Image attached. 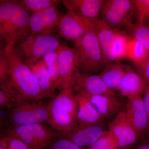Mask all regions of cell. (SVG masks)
Returning <instances> with one entry per match:
<instances>
[{"label":"cell","mask_w":149,"mask_h":149,"mask_svg":"<svg viewBox=\"0 0 149 149\" xmlns=\"http://www.w3.org/2000/svg\"><path fill=\"white\" fill-rule=\"evenodd\" d=\"M46 149H86L79 146L71 141L59 136L54 139L46 147Z\"/></svg>","instance_id":"cell-31"},{"label":"cell","mask_w":149,"mask_h":149,"mask_svg":"<svg viewBox=\"0 0 149 149\" xmlns=\"http://www.w3.org/2000/svg\"><path fill=\"white\" fill-rule=\"evenodd\" d=\"M93 105L104 120L110 118L122 111V103L114 95H95L89 96Z\"/></svg>","instance_id":"cell-20"},{"label":"cell","mask_w":149,"mask_h":149,"mask_svg":"<svg viewBox=\"0 0 149 149\" xmlns=\"http://www.w3.org/2000/svg\"><path fill=\"white\" fill-rule=\"evenodd\" d=\"M149 54L142 43L130 37L127 51V58L129 59L137 66L144 61Z\"/></svg>","instance_id":"cell-24"},{"label":"cell","mask_w":149,"mask_h":149,"mask_svg":"<svg viewBox=\"0 0 149 149\" xmlns=\"http://www.w3.org/2000/svg\"><path fill=\"white\" fill-rule=\"evenodd\" d=\"M30 16L18 0H0V23L6 47L13 45L30 35Z\"/></svg>","instance_id":"cell-3"},{"label":"cell","mask_w":149,"mask_h":149,"mask_svg":"<svg viewBox=\"0 0 149 149\" xmlns=\"http://www.w3.org/2000/svg\"><path fill=\"white\" fill-rule=\"evenodd\" d=\"M146 133H147V136H148V141H147V143L149 145V123L148 125V128L146 130Z\"/></svg>","instance_id":"cell-39"},{"label":"cell","mask_w":149,"mask_h":149,"mask_svg":"<svg viewBox=\"0 0 149 149\" xmlns=\"http://www.w3.org/2000/svg\"><path fill=\"white\" fill-rule=\"evenodd\" d=\"M131 38L138 40L143 44L149 53V27L146 24L136 22L127 29Z\"/></svg>","instance_id":"cell-26"},{"label":"cell","mask_w":149,"mask_h":149,"mask_svg":"<svg viewBox=\"0 0 149 149\" xmlns=\"http://www.w3.org/2000/svg\"><path fill=\"white\" fill-rule=\"evenodd\" d=\"M125 111L139 137H141L146 132L149 123L143 97L128 98Z\"/></svg>","instance_id":"cell-14"},{"label":"cell","mask_w":149,"mask_h":149,"mask_svg":"<svg viewBox=\"0 0 149 149\" xmlns=\"http://www.w3.org/2000/svg\"><path fill=\"white\" fill-rule=\"evenodd\" d=\"M137 70L146 83L149 85V54L146 58L141 64L136 66Z\"/></svg>","instance_id":"cell-33"},{"label":"cell","mask_w":149,"mask_h":149,"mask_svg":"<svg viewBox=\"0 0 149 149\" xmlns=\"http://www.w3.org/2000/svg\"><path fill=\"white\" fill-rule=\"evenodd\" d=\"M0 146L4 149H30L20 140L6 135L0 138Z\"/></svg>","instance_id":"cell-32"},{"label":"cell","mask_w":149,"mask_h":149,"mask_svg":"<svg viewBox=\"0 0 149 149\" xmlns=\"http://www.w3.org/2000/svg\"><path fill=\"white\" fill-rule=\"evenodd\" d=\"M95 30L94 22L70 11L62 17L59 24L58 32L62 37L74 42L88 32Z\"/></svg>","instance_id":"cell-9"},{"label":"cell","mask_w":149,"mask_h":149,"mask_svg":"<svg viewBox=\"0 0 149 149\" xmlns=\"http://www.w3.org/2000/svg\"><path fill=\"white\" fill-rule=\"evenodd\" d=\"M43 60L50 76L52 85L54 89L56 90V84L58 77V54L57 51L46 55L43 58Z\"/></svg>","instance_id":"cell-28"},{"label":"cell","mask_w":149,"mask_h":149,"mask_svg":"<svg viewBox=\"0 0 149 149\" xmlns=\"http://www.w3.org/2000/svg\"><path fill=\"white\" fill-rule=\"evenodd\" d=\"M129 67L118 61L108 64L100 76L106 86L110 90H117L118 86Z\"/></svg>","instance_id":"cell-21"},{"label":"cell","mask_w":149,"mask_h":149,"mask_svg":"<svg viewBox=\"0 0 149 149\" xmlns=\"http://www.w3.org/2000/svg\"><path fill=\"white\" fill-rule=\"evenodd\" d=\"M143 95V98L144 105L146 110L149 120V85H147L146 89L144 92Z\"/></svg>","instance_id":"cell-36"},{"label":"cell","mask_w":149,"mask_h":149,"mask_svg":"<svg viewBox=\"0 0 149 149\" xmlns=\"http://www.w3.org/2000/svg\"><path fill=\"white\" fill-rule=\"evenodd\" d=\"M23 7L32 13L38 12L52 6H57L61 2L59 0H18Z\"/></svg>","instance_id":"cell-25"},{"label":"cell","mask_w":149,"mask_h":149,"mask_svg":"<svg viewBox=\"0 0 149 149\" xmlns=\"http://www.w3.org/2000/svg\"><path fill=\"white\" fill-rule=\"evenodd\" d=\"M3 52L8 67L10 96L15 104L45 98L32 70L15 45L6 46Z\"/></svg>","instance_id":"cell-1"},{"label":"cell","mask_w":149,"mask_h":149,"mask_svg":"<svg viewBox=\"0 0 149 149\" xmlns=\"http://www.w3.org/2000/svg\"><path fill=\"white\" fill-rule=\"evenodd\" d=\"M4 135L20 140L30 149H43L58 137L60 133L44 123H35L9 128Z\"/></svg>","instance_id":"cell-7"},{"label":"cell","mask_w":149,"mask_h":149,"mask_svg":"<svg viewBox=\"0 0 149 149\" xmlns=\"http://www.w3.org/2000/svg\"><path fill=\"white\" fill-rule=\"evenodd\" d=\"M94 22L102 51L104 64L107 65L114 62L112 56L111 50L117 29L110 27L100 18Z\"/></svg>","instance_id":"cell-19"},{"label":"cell","mask_w":149,"mask_h":149,"mask_svg":"<svg viewBox=\"0 0 149 149\" xmlns=\"http://www.w3.org/2000/svg\"><path fill=\"white\" fill-rule=\"evenodd\" d=\"M104 128L101 124L77 127L71 132L60 133L59 136L64 137L79 146L89 147L105 132Z\"/></svg>","instance_id":"cell-15"},{"label":"cell","mask_w":149,"mask_h":149,"mask_svg":"<svg viewBox=\"0 0 149 149\" xmlns=\"http://www.w3.org/2000/svg\"><path fill=\"white\" fill-rule=\"evenodd\" d=\"M77 103L78 126L101 124L104 120L87 95L75 93Z\"/></svg>","instance_id":"cell-17"},{"label":"cell","mask_w":149,"mask_h":149,"mask_svg":"<svg viewBox=\"0 0 149 149\" xmlns=\"http://www.w3.org/2000/svg\"><path fill=\"white\" fill-rule=\"evenodd\" d=\"M61 45L58 38L53 35L31 34L15 45L22 59L29 66L42 59L46 55L56 51Z\"/></svg>","instance_id":"cell-4"},{"label":"cell","mask_w":149,"mask_h":149,"mask_svg":"<svg viewBox=\"0 0 149 149\" xmlns=\"http://www.w3.org/2000/svg\"><path fill=\"white\" fill-rule=\"evenodd\" d=\"M34 73L45 98H54L56 95L51 82L50 76L42 59L29 66Z\"/></svg>","instance_id":"cell-22"},{"label":"cell","mask_w":149,"mask_h":149,"mask_svg":"<svg viewBox=\"0 0 149 149\" xmlns=\"http://www.w3.org/2000/svg\"><path fill=\"white\" fill-rule=\"evenodd\" d=\"M118 141L114 135L109 130L106 131L94 143L86 149H118Z\"/></svg>","instance_id":"cell-27"},{"label":"cell","mask_w":149,"mask_h":149,"mask_svg":"<svg viewBox=\"0 0 149 149\" xmlns=\"http://www.w3.org/2000/svg\"><path fill=\"white\" fill-rule=\"evenodd\" d=\"M146 22H147V23H148V25H147L149 27V16L148 17V18L147 19Z\"/></svg>","instance_id":"cell-40"},{"label":"cell","mask_w":149,"mask_h":149,"mask_svg":"<svg viewBox=\"0 0 149 149\" xmlns=\"http://www.w3.org/2000/svg\"><path fill=\"white\" fill-rule=\"evenodd\" d=\"M137 23L145 24L149 16V0H134Z\"/></svg>","instance_id":"cell-30"},{"label":"cell","mask_w":149,"mask_h":149,"mask_svg":"<svg viewBox=\"0 0 149 149\" xmlns=\"http://www.w3.org/2000/svg\"><path fill=\"white\" fill-rule=\"evenodd\" d=\"M0 149H4L3 148H2V147L1 146H0Z\"/></svg>","instance_id":"cell-41"},{"label":"cell","mask_w":149,"mask_h":149,"mask_svg":"<svg viewBox=\"0 0 149 149\" xmlns=\"http://www.w3.org/2000/svg\"><path fill=\"white\" fill-rule=\"evenodd\" d=\"M103 0H63L67 11H70L88 20L95 22L99 19Z\"/></svg>","instance_id":"cell-18"},{"label":"cell","mask_w":149,"mask_h":149,"mask_svg":"<svg viewBox=\"0 0 149 149\" xmlns=\"http://www.w3.org/2000/svg\"><path fill=\"white\" fill-rule=\"evenodd\" d=\"M130 37L123 31L117 29L112 48L111 54L113 61H118L127 58V51Z\"/></svg>","instance_id":"cell-23"},{"label":"cell","mask_w":149,"mask_h":149,"mask_svg":"<svg viewBox=\"0 0 149 149\" xmlns=\"http://www.w3.org/2000/svg\"><path fill=\"white\" fill-rule=\"evenodd\" d=\"M121 149L119 148V149Z\"/></svg>","instance_id":"cell-42"},{"label":"cell","mask_w":149,"mask_h":149,"mask_svg":"<svg viewBox=\"0 0 149 149\" xmlns=\"http://www.w3.org/2000/svg\"><path fill=\"white\" fill-rule=\"evenodd\" d=\"M8 129L5 116H3L0 112V138L2 137Z\"/></svg>","instance_id":"cell-35"},{"label":"cell","mask_w":149,"mask_h":149,"mask_svg":"<svg viewBox=\"0 0 149 149\" xmlns=\"http://www.w3.org/2000/svg\"><path fill=\"white\" fill-rule=\"evenodd\" d=\"M136 149H149V145L148 143L144 144L139 146Z\"/></svg>","instance_id":"cell-38"},{"label":"cell","mask_w":149,"mask_h":149,"mask_svg":"<svg viewBox=\"0 0 149 149\" xmlns=\"http://www.w3.org/2000/svg\"><path fill=\"white\" fill-rule=\"evenodd\" d=\"M69 87L75 93L89 96L116 95L114 91L110 90L106 86L100 75L85 74L77 68L72 75Z\"/></svg>","instance_id":"cell-12"},{"label":"cell","mask_w":149,"mask_h":149,"mask_svg":"<svg viewBox=\"0 0 149 149\" xmlns=\"http://www.w3.org/2000/svg\"><path fill=\"white\" fill-rule=\"evenodd\" d=\"M62 16L57 6L32 13L29 21L30 34L53 35L54 32L58 31L59 24Z\"/></svg>","instance_id":"cell-11"},{"label":"cell","mask_w":149,"mask_h":149,"mask_svg":"<svg viewBox=\"0 0 149 149\" xmlns=\"http://www.w3.org/2000/svg\"><path fill=\"white\" fill-rule=\"evenodd\" d=\"M58 77L56 90L61 91L69 88L74 71L77 68L78 57L75 48L61 45L57 50Z\"/></svg>","instance_id":"cell-10"},{"label":"cell","mask_w":149,"mask_h":149,"mask_svg":"<svg viewBox=\"0 0 149 149\" xmlns=\"http://www.w3.org/2000/svg\"><path fill=\"white\" fill-rule=\"evenodd\" d=\"M49 102L29 101L15 104L5 118L8 128L35 123H48Z\"/></svg>","instance_id":"cell-5"},{"label":"cell","mask_w":149,"mask_h":149,"mask_svg":"<svg viewBox=\"0 0 149 149\" xmlns=\"http://www.w3.org/2000/svg\"><path fill=\"white\" fill-rule=\"evenodd\" d=\"M46 149L45 148V149Z\"/></svg>","instance_id":"cell-43"},{"label":"cell","mask_w":149,"mask_h":149,"mask_svg":"<svg viewBox=\"0 0 149 149\" xmlns=\"http://www.w3.org/2000/svg\"><path fill=\"white\" fill-rule=\"evenodd\" d=\"M75 44L78 57L77 69L89 74L100 70L104 64L103 60L95 30L75 41Z\"/></svg>","instance_id":"cell-6"},{"label":"cell","mask_w":149,"mask_h":149,"mask_svg":"<svg viewBox=\"0 0 149 149\" xmlns=\"http://www.w3.org/2000/svg\"><path fill=\"white\" fill-rule=\"evenodd\" d=\"M109 130L116 137L119 148H129L136 143L139 138L125 110H122L109 123Z\"/></svg>","instance_id":"cell-13"},{"label":"cell","mask_w":149,"mask_h":149,"mask_svg":"<svg viewBox=\"0 0 149 149\" xmlns=\"http://www.w3.org/2000/svg\"><path fill=\"white\" fill-rule=\"evenodd\" d=\"M48 123L60 133L71 132L78 126L77 103L75 93L68 88L60 92L49 102Z\"/></svg>","instance_id":"cell-2"},{"label":"cell","mask_w":149,"mask_h":149,"mask_svg":"<svg viewBox=\"0 0 149 149\" xmlns=\"http://www.w3.org/2000/svg\"><path fill=\"white\" fill-rule=\"evenodd\" d=\"M13 100L10 96L0 89V109L2 108H11L14 105Z\"/></svg>","instance_id":"cell-34"},{"label":"cell","mask_w":149,"mask_h":149,"mask_svg":"<svg viewBox=\"0 0 149 149\" xmlns=\"http://www.w3.org/2000/svg\"><path fill=\"white\" fill-rule=\"evenodd\" d=\"M135 12L134 1L103 0L100 19L113 29L123 27L128 29L134 24L133 18Z\"/></svg>","instance_id":"cell-8"},{"label":"cell","mask_w":149,"mask_h":149,"mask_svg":"<svg viewBox=\"0 0 149 149\" xmlns=\"http://www.w3.org/2000/svg\"><path fill=\"white\" fill-rule=\"evenodd\" d=\"M147 87L146 83L140 73L130 68L123 77L117 91L128 99L142 96Z\"/></svg>","instance_id":"cell-16"},{"label":"cell","mask_w":149,"mask_h":149,"mask_svg":"<svg viewBox=\"0 0 149 149\" xmlns=\"http://www.w3.org/2000/svg\"><path fill=\"white\" fill-rule=\"evenodd\" d=\"M6 46V42L1 25L0 23V48L1 49H4Z\"/></svg>","instance_id":"cell-37"},{"label":"cell","mask_w":149,"mask_h":149,"mask_svg":"<svg viewBox=\"0 0 149 149\" xmlns=\"http://www.w3.org/2000/svg\"><path fill=\"white\" fill-rule=\"evenodd\" d=\"M0 89L10 96L8 67L3 49H0Z\"/></svg>","instance_id":"cell-29"}]
</instances>
